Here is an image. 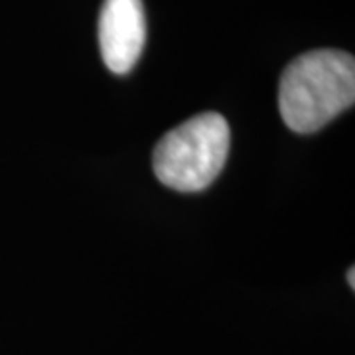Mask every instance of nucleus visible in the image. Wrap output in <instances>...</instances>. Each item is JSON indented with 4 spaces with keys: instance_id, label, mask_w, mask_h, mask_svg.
<instances>
[{
    "instance_id": "3",
    "label": "nucleus",
    "mask_w": 355,
    "mask_h": 355,
    "mask_svg": "<svg viewBox=\"0 0 355 355\" xmlns=\"http://www.w3.org/2000/svg\"><path fill=\"white\" fill-rule=\"evenodd\" d=\"M146 40L142 0H105L99 14V46L105 65L125 76L139 62Z\"/></svg>"
},
{
    "instance_id": "4",
    "label": "nucleus",
    "mask_w": 355,
    "mask_h": 355,
    "mask_svg": "<svg viewBox=\"0 0 355 355\" xmlns=\"http://www.w3.org/2000/svg\"><path fill=\"white\" fill-rule=\"evenodd\" d=\"M347 280H349V286H352V288H355V268L354 266H352V268H349V272H347Z\"/></svg>"
},
{
    "instance_id": "2",
    "label": "nucleus",
    "mask_w": 355,
    "mask_h": 355,
    "mask_svg": "<svg viewBox=\"0 0 355 355\" xmlns=\"http://www.w3.org/2000/svg\"><path fill=\"white\" fill-rule=\"evenodd\" d=\"M231 144L225 116L203 113L182 123L158 140L154 174L172 190L202 191L223 170Z\"/></svg>"
},
{
    "instance_id": "1",
    "label": "nucleus",
    "mask_w": 355,
    "mask_h": 355,
    "mask_svg": "<svg viewBox=\"0 0 355 355\" xmlns=\"http://www.w3.org/2000/svg\"><path fill=\"white\" fill-rule=\"evenodd\" d=\"M355 101L352 53L314 50L298 55L282 71L279 109L284 125L300 135L316 132Z\"/></svg>"
}]
</instances>
